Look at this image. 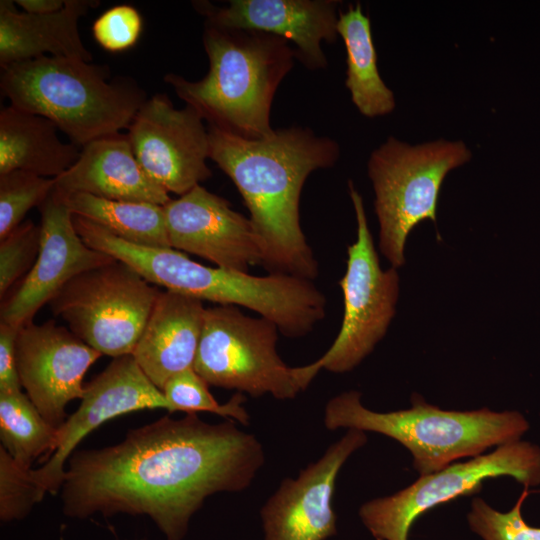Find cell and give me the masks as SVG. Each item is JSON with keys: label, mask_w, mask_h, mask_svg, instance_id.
Segmentation results:
<instances>
[{"label": "cell", "mask_w": 540, "mask_h": 540, "mask_svg": "<svg viewBox=\"0 0 540 540\" xmlns=\"http://www.w3.org/2000/svg\"><path fill=\"white\" fill-rule=\"evenodd\" d=\"M68 463L66 516L147 515L167 540H182L208 496L251 484L264 451L233 420L210 424L187 413L131 430L116 445L74 451Z\"/></svg>", "instance_id": "1"}, {"label": "cell", "mask_w": 540, "mask_h": 540, "mask_svg": "<svg viewBox=\"0 0 540 540\" xmlns=\"http://www.w3.org/2000/svg\"><path fill=\"white\" fill-rule=\"evenodd\" d=\"M208 133L209 159L233 181L249 210L261 264L270 274L314 279L318 264L300 225V196L314 170L335 164L338 144L299 126L255 140L213 126Z\"/></svg>", "instance_id": "2"}, {"label": "cell", "mask_w": 540, "mask_h": 540, "mask_svg": "<svg viewBox=\"0 0 540 540\" xmlns=\"http://www.w3.org/2000/svg\"><path fill=\"white\" fill-rule=\"evenodd\" d=\"M203 46L209 71L190 81L168 73L164 81L186 105L213 126L245 139L271 136L270 111L295 52L277 35L205 23Z\"/></svg>", "instance_id": "3"}, {"label": "cell", "mask_w": 540, "mask_h": 540, "mask_svg": "<svg viewBox=\"0 0 540 540\" xmlns=\"http://www.w3.org/2000/svg\"><path fill=\"white\" fill-rule=\"evenodd\" d=\"M109 67L44 55L1 69L10 105L52 121L80 148L128 129L148 99L131 78L108 81Z\"/></svg>", "instance_id": "4"}, {"label": "cell", "mask_w": 540, "mask_h": 540, "mask_svg": "<svg viewBox=\"0 0 540 540\" xmlns=\"http://www.w3.org/2000/svg\"><path fill=\"white\" fill-rule=\"evenodd\" d=\"M410 409L374 412L361 403L358 391L343 392L328 401L324 425L371 431L388 436L407 448L421 475L435 473L463 457H476L493 446L520 440L529 423L518 411L443 410L414 394Z\"/></svg>", "instance_id": "5"}, {"label": "cell", "mask_w": 540, "mask_h": 540, "mask_svg": "<svg viewBox=\"0 0 540 540\" xmlns=\"http://www.w3.org/2000/svg\"><path fill=\"white\" fill-rule=\"evenodd\" d=\"M470 157L461 141L411 146L393 137L372 152L368 175L375 192L379 247L394 268L405 262L410 231L424 219L436 221L438 196L447 173Z\"/></svg>", "instance_id": "6"}, {"label": "cell", "mask_w": 540, "mask_h": 540, "mask_svg": "<svg viewBox=\"0 0 540 540\" xmlns=\"http://www.w3.org/2000/svg\"><path fill=\"white\" fill-rule=\"evenodd\" d=\"M278 328L234 305L206 308L193 368L208 385L294 399L313 377L307 366H287L276 350Z\"/></svg>", "instance_id": "7"}, {"label": "cell", "mask_w": 540, "mask_h": 540, "mask_svg": "<svg viewBox=\"0 0 540 540\" xmlns=\"http://www.w3.org/2000/svg\"><path fill=\"white\" fill-rule=\"evenodd\" d=\"M160 293L114 260L74 277L49 305L78 338L115 358L133 353Z\"/></svg>", "instance_id": "8"}, {"label": "cell", "mask_w": 540, "mask_h": 540, "mask_svg": "<svg viewBox=\"0 0 540 540\" xmlns=\"http://www.w3.org/2000/svg\"><path fill=\"white\" fill-rule=\"evenodd\" d=\"M510 476L524 488L540 485V448L526 441L498 446L493 452L421 475L399 492L364 503L359 517L376 540H408L416 519L428 510L479 492L485 480Z\"/></svg>", "instance_id": "9"}, {"label": "cell", "mask_w": 540, "mask_h": 540, "mask_svg": "<svg viewBox=\"0 0 540 540\" xmlns=\"http://www.w3.org/2000/svg\"><path fill=\"white\" fill-rule=\"evenodd\" d=\"M350 197L357 220V240L348 246L347 269L339 284L344 297L340 331L325 354L308 365L344 373L356 367L383 338L395 314L399 294L396 268L383 271L368 227L363 200L351 181Z\"/></svg>", "instance_id": "10"}, {"label": "cell", "mask_w": 540, "mask_h": 540, "mask_svg": "<svg viewBox=\"0 0 540 540\" xmlns=\"http://www.w3.org/2000/svg\"><path fill=\"white\" fill-rule=\"evenodd\" d=\"M126 134L146 175L168 193L182 196L212 175L203 118L188 105L175 108L166 94L148 98Z\"/></svg>", "instance_id": "11"}, {"label": "cell", "mask_w": 540, "mask_h": 540, "mask_svg": "<svg viewBox=\"0 0 540 540\" xmlns=\"http://www.w3.org/2000/svg\"><path fill=\"white\" fill-rule=\"evenodd\" d=\"M158 408L174 412L132 354L115 357L85 385L79 408L58 428L56 449L43 466L32 469L34 481L45 493L57 494L65 480L64 465L84 437L112 418Z\"/></svg>", "instance_id": "12"}, {"label": "cell", "mask_w": 540, "mask_h": 540, "mask_svg": "<svg viewBox=\"0 0 540 540\" xmlns=\"http://www.w3.org/2000/svg\"><path fill=\"white\" fill-rule=\"evenodd\" d=\"M102 354L54 320L30 322L16 339L21 387L44 419L56 428L65 423L66 405L81 399L83 378Z\"/></svg>", "instance_id": "13"}, {"label": "cell", "mask_w": 540, "mask_h": 540, "mask_svg": "<svg viewBox=\"0 0 540 540\" xmlns=\"http://www.w3.org/2000/svg\"><path fill=\"white\" fill-rule=\"evenodd\" d=\"M39 207V255L14 294L1 305V322L16 329L33 322L39 309L74 277L116 260L83 242L64 199L53 190Z\"/></svg>", "instance_id": "14"}, {"label": "cell", "mask_w": 540, "mask_h": 540, "mask_svg": "<svg viewBox=\"0 0 540 540\" xmlns=\"http://www.w3.org/2000/svg\"><path fill=\"white\" fill-rule=\"evenodd\" d=\"M367 441L357 429L331 445L316 462L286 478L260 511L263 540H327L337 534L332 508L337 475L348 459Z\"/></svg>", "instance_id": "15"}, {"label": "cell", "mask_w": 540, "mask_h": 540, "mask_svg": "<svg viewBox=\"0 0 540 540\" xmlns=\"http://www.w3.org/2000/svg\"><path fill=\"white\" fill-rule=\"evenodd\" d=\"M171 248L195 254L217 267L248 272L261 264V249L249 218L221 196L195 186L164 206Z\"/></svg>", "instance_id": "16"}, {"label": "cell", "mask_w": 540, "mask_h": 540, "mask_svg": "<svg viewBox=\"0 0 540 540\" xmlns=\"http://www.w3.org/2000/svg\"><path fill=\"white\" fill-rule=\"evenodd\" d=\"M337 0H230L227 7L196 1L205 23L274 34L296 45L295 58L307 69L327 67L321 43L337 40Z\"/></svg>", "instance_id": "17"}, {"label": "cell", "mask_w": 540, "mask_h": 540, "mask_svg": "<svg viewBox=\"0 0 540 540\" xmlns=\"http://www.w3.org/2000/svg\"><path fill=\"white\" fill-rule=\"evenodd\" d=\"M60 197L86 193L97 197L165 206L169 193L154 183L136 159L127 134L96 139L81 148L77 161L54 178Z\"/></svg>", "instance_id": "18"}, {"label": "cell", "mask_w": 540, "mask_h": 540, "mask_svg": "<svg viewBox=\"0 0 540 540\" xmlns=\"http://www.w3.org/2000/svg\"><path fill=\"white\" fill-rule=\"evenodd\" d=\"M205 310L199 299L161 291L132 353L161 391L171 377L193 367Z\"/></svg>", "instance_id": "19"}, {"label": "cell", "mask_w": 540, "mask_h": 540, "mask_svg": "<svg viewBox=\"0 0 540 540\" xmlns=\"http://www.w3.org/2000/svg\"><path fill=\"white\" fill-rule=\"evenodd\" d=\"M99 2L66 0L63 9L51 14H30L16 9L15 1H0V67L41 57H69L92 61L78 24L89 8Z\"/></svg>", "instance_id": "20"}, {"label": "cell", "mask_w": 540, "mask_h": 540, "mask_svg": "<svg viewBox=\"0 0 540 540\" xmlns=\"http://www.w3.org/2000/svg\"><path fill=\"white\" fill-rule=\"evenodd\" d=\"M49 119L12 105L0 111V175L15 170L56 178L79 158L81 148L63 142Z\"/></svg>", "instance_id": "21"}, {"label": "cell", "mask_w": 540, "mask_h": 540, "mask_svg": "<svg viewBox=\"0 0 540 540\" xmlns=\"http://www.w3.org/2000/svg\"><path fill=\"white\" fill-rule=\"evenodd\" d=\"M337 32L346 48L345 84L354 105L362 115L370 118L393 111L394 95L378 72L370 19L364 14L360 3L339 13Z\"/></svg>", "instance_id": "22"}, {"label": "cell", "mask_w": 540, "mask_h": 540, "mask_svg": "<svg viewBox=\"0 0 540 540\" xmlns=\"http://www.w3.org/2000/svg\"><path fill=\"white\" fill-rule=\"evenodd\" d=\"M63 199L72 215L89 220L127 242L145 247L171 248L164 206L110 200L86 193H74Z\"/></svg>", "instance_id": "23"}, {"label": "cell", "mask_w": 540, "mask_h": 540, "mask_svg": "<svg viewBox=\"0 0 540 540\" xmlns=\"http://www.w3.org/2000/svg\"><path fill=\"white\" fill-rule=\"evenodd\" d=\"M1 447L30 469L40 455L56 449L58 428L48 423L21 390L0 391Z\"/></svg>", "instance_id": "24"}, {"label": "cell", "mask_w": 540, "mask_h": 540, "mask_svg": "<svg viewBox=\"0 0 540 540\" xmlns=\"http://www.w3.org/2000/svg\"><path fill=\"white\" fill-rule=\"evenodd\" d=\"M162 392L172 405L174 412L207 411L231 418L243 425L249 424L250 416L242 406L246 401L245 396L238 392L228 402L218 403L209 392L208 384L196 373L193 367L171 377L165 383Z\"/></svg>", "instance_id": "25"}, {"label": "cell", "mask_w": 540, "mask_h": 540, "mask_svg": "<svg viewBox=\"0 0 540 540\" xmlns=\"http://www.w3.org/2000/svg\"><path fill=\"white\" fill-rule=\"evenodd\" d=\"M54 188V178L15 170L0 175V240L18 227L27 214L40 206Z\"/></svg>", "instance_id": "26"}, {"label": "cell", "mask_w": 540, "mask_h": 540, "mask_svg": "<svg viewBox=\"0 0 540 540\" xmlns=\"http://www.w3.org/2000/svg\"><path fill=\"white\" fill-rule=\"evenodd\" d=\"M529 493L524 488L507 512L495 510L482 498L475 497L467 514L471 531L483 540H540V527L530 526L522 516V505Z\"/></svg>", "instance_id": "27"}, {"label": "cell", "mask_w": 540, "mask_h": 540, "mask_svg": "<svg viewBox=\"0 0 540 540\" xmlns=\"http://www.w3.org/2000/svg\"><path fill=\"white\" fill-rule=\"evenodd\" d=\"M32 469L20 466L0 447V519L3 522L24 519L45 492L36 484Z\"/></svg>", "instance_id": "28"}, {"label": "cell", "mask_w": 540, "mask_h": 540, "mask_svg": "<svg viewBox=\"0 0 540 540\" xmlns=\"http://www.w3.org/2000/svg\"><path fill=\"white\" fill-rule=\"evenodd\" d=\"M41 227L23 221L0 242V296L33 267L39 255Z\"/></svg>", "instance_id": "29"}, {"label": "cell", "mask_w": 540, "mask_h": 540, "mask_svg": "<svg viewBox=\"0 0 540 540\" xmlns=\"http://www.w3.org/2000/svg\"><path fill=\"white\" fill-rule=\"evenodd\" d=\"M143 19L139 11L128 4H120L104 11L92 24L96 42L111 53L132 48L139 40Z\"/></svg>", "instance_id": "30"}, {"label": "cell", "mask_w": 540, "mask_h": 540, "mask_svg": "<svg viewBox=\"0 0 540 540\" xmlns=\"http://www.w3.org/2000/svg\"><path fill=\"white\" fill-rule=\"evenodd\" d=\"M18 331L0 322V391L21 390L16 363Z\"/></svg>", "instance_id": "31"}, {"label": "cell", "mask_w": 540, "mask_h": 540, "mask_svg": "<svg viewBox=\"0 0 540 540\" xmlns=\"http://www.w3.org/2000/svg\"><path fill=\"white\" fill-rule=\"evenodd\" d=\"M15 4L30 14H51L64 8L66 0H16Z\"/></svg>", "instance_id": "32"}]
</instances>
